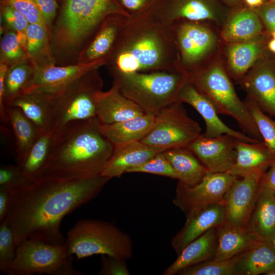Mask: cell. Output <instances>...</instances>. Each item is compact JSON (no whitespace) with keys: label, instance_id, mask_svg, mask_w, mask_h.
I'll list each match as a JSON object with an SVG mask.
<instances>
[{"label":"cell","instance_id":"obj_1","mask_svg":"<svg viewBox=\"0 0 275 275\" xmlns=\"http://www.w3.org/2000/svg\"><path fill=\"white\" fill-rule=\"evenodd\" d=\"M109 180L101 174L79 178L44 175L13 191L4 220L16 246L29 239L66 244L60 229L64 217L96 197Z\"/></svg>","mask_w":275,"mask_h":275},{"label":"cell","instance_id":"obj_2","mask_svg":"<svg viewBox=\"0 0 275 275\" xmlns=\"http://www.w3.org/2000/svg\"><path fill=\"white\" fill-rule=\"evenodd\" d=\"M106 66L112 76L155 71L181 73L169 25L156 21L149 15L130 18Z\"/></svg>","mask_w":275,"mask_h":275},{"label":"cell","instance_id":"obj_3","mask_svg":"<svg viewBox=\"0 0 275 275\" xmlns=\"http://www.w3.org/2000/svg\"><path fill=\"white\" fill-rule=\"evenodd\" d=\"M97 118L71 121L52 133L42 176L79 178L101 174L115 147L101 132Z\"/></svg>","mask_w":275,"mask_h":275},{"label":"cell","instance_id":"obj_4","mask_svg":"<svg viewBox=\"0 0 275 275\" xmlns=\"http://www.w3.org/2000/svg\"><path fill=\"white\" fill-rule=\"evenodd\" d=\"M115 14L130 17L117 0H62L51 34L54 57L79 54L103 21Z\"/></svg>","mask_w":275,"mask_h":275},{"label":"cell","instance_id":"obj_5","mask_svg":"<svg viewBox=\"0 0 275 275\" xmlns=\"http://www.w3.org/2000/svg\"><path fill=\"white\" fill-rule=\"evenodd\" d=\"M120 92L146 114L156 116L178 100L187 76L177 72L155 71L119 73L112 75Z\"/></svg>","mask_w":275,"mask_h":275},{"label":"cell","instance_id":"obj_6","mask_svg":"<svg viewBox=\"0 0 275 275\" xmlns=\"http://www.w3.org/2000/svg\"><path fill=\"white\" fill-rule=\"evenodd\" d=\"M66 246L68 255L78 259L99 254L126 260L133 255L130 236L113 223L100 219L79 220L67 232Z\"/></svg>","mask_w":275,"mask_h":275},{"label":"cell","instance_id":"obj_7","mask_svg":"<svg viewBox=\"0 0 275 275\" xmlns=\"http://www.w3.org/2000/svg\"><path fill=\"white\" fill-rule=\"evenodd\" d=\"M188 81L212 102L218 114L234 118L249 136L263 141L245 102L237 96L225 70L215 65L188 76Z\"/></svg>","mask_w":275,"mask_h":275},{"label":"cell","instance_id":"obj_8","mask_svg":"<svg viewBox=\"0 0 275 275\" xmlns=\"http://www.w3.org/2000/svg\"><path fill=\"white\" fill-rule=\"evenodd\" d=\"M98 69L88 72L56 92L45 93L53 108L52 133L70 122L96 117L95 96L103 87Z\"/></svg>","mask_w":275,"mask_h":275},{"label":"cell","instance_id":"obj_9","mask_svg":"<svg viewBox=\"0 0 275 275\" xmlns=\"http://www.w3.org/2000/svg\"><path fill=\"white\" fill-rule=\"evenodd\" d=\"M201 132L200 125L188 116L183 102L177 100L155 116L153 127L141 142L167 150L187 147Z\"/></svg>","mask_w":275,"mask_h":275},{"label":"cell","instance_id":"obj_10","mask_svg":"<svg viewBox=\"0 0 275 275\" xmlns=\"http://www.w3.org/2000/svg\"><path fill=\"white\" fill-rule=\"evenodd\" d=\"M200 22L181 19L169 25L177 50L180 72L187 76L200 70L201 63L216 43L214 35Z\"/></svg>","mask_w":275,"mask_h":275},{"label":"cell","instance_id":"obj_11","mask_svg":"<svg viewBox=\"0 0 275 275\" xmlns=\"http://www.w3.org/2000/svg\"><path fill=\"white\" fill-rule=\"evenodd\" d=\"M68 257L66 244H54L29 239L17 246L16 256L8 274L55 275Z\"/></svg>","mask_w":275,"mask_h":275},{"label":"cell","instance_id":"obj_12","mask_svg":"<svg viewBox=\"0 0 275 275\" xmlns=\"http://www.w3.org/2000/svg\"><path fill=\"white\" fill-rule=\"evenodd\" d=\"M237 178L226 172H208L200 182L192 186L178 181L173 203L185 215L211 204L223 203L225 193Z\"/></svg>","mask_w":275,"mask_h":275},{"label":"cell","instance_id":"obj_13","mask_svg":"<svg viewBox=\"0 0 275 275\" xmlns=\"http://www.w3.org/2000/svg\"><path fill=\"white\" fill-rule=\"evenodd\" d=\"M106 64L105 61L99 60L90 64L76 63L65 66H56V64L36 66L22 93L56 92L88 72Z\"/></svg>","mask_w":275,"mask_h":275},{"label":"cell","instance_id":"obj_14","mask_svg":"<svg viewBox=\"0 0 275 275\" xmlns=\"http://www.w3.org/2000/svg\"><path fill=\"white\" fill-rule=\"evenodd\" d=\"M223 11L217 0H158L148 15L169 25L181 19L194 21L217 20Z\"/></svg>","mask_w":275,"mask_h":275},{"label":"cell","instance_id":"obj_15","mask_svg":"<svg viewBox=\"0 0 275 275\" xmlns=\"http://www.w3.org/2000/svg\"><path fill=\"white\" fill-rule=\"evenodd\" d=\"M239 141L229 134L207 138L202 134L187 147L208 172H226L233 167L236 158V144Z\"/></svg>","mask_w":275,"mask_h":275},{"label":"cell","instance_id":"obj_16","mask_svg":"<svg viewBox=\"0 0 275 275\" xmlns=\"http://www.w3.org/2000/svg\"><path fill=\"white\" fill-rule=\"evenodd\" d=\"M263 175L251 174L237 178L233 181L224 197L226 222L245 227L253 208Z\"/></svg>","mask_w":275,"mask_h":275},{"label":"cell","instance_id":"obj_17","mask_svg":"<svg viewBox=\"0 0 275 275\" xmlns=\"http://www.w3.org/2000/svg\"><path fill=\"white\" fill-rule=\"evenodd\" d=\"M130 21V17L120 14L107 17L79 53L77 63L90 64L99 60L107 63L121 34Z\"/></svg>","mask_w":275,"mask_h":275},{"label":"cell","instance_id":"obj_18","mask_svg":"<svg viewBox=\"0 0 275 275\" xmlns=\"http://www.w3.org/2000/svg\"><path fill=\"white\" fill-rule=\"evenodd\" d=\"M178 100L190 105L202 117L206 128L202 134L205 137L214 138L227 134L243 142L256 143L261 141L244 132L235 130L225 124L218 117L216 109L210 99L199 91L189 81L180 90Z\"/></svg>","mask_w":275,"mask_h":275},{"label":"cell","instance_id":"obj_19","mask_svg":"<svg viewBox=\"0 0 275 275\" xmlns=\"http://www.w3.org/2000/svg\"><path fill=\"white\" fill-rule=\"evenodd\" d=\"M225 220L223 203L211 204L188 213L184 226L172 239L173 250L179 254L190 242L208 230L218 227Z\"/></svg>","mask_w":275,"mask_h":275},{"label":"cell","instance_id":"obj_20","mask_svg":"<svg viewBox=\"0 0 275 275\" xmlns=\"http://www.w3.org/2000/svg\"><path fill=\"white\" fill-rule=\"evenodd\" d=\"M96 114L99 122L111 124L144 114L143 110L124 96L113 82L107 91H98L95 96Z\"/></svg>","mask_w":275,"mask_h":275},{"label":"cell","instance_id":"obj_21","mask_svg":"<svg viewBox=\"0 0 275 275\" xmlns=\"http://www.w3.org/2000/svg\"><path fill=\"white\" fill-rule=\"evenodd\" d=\"M274 161L275 155L263 141L249 143L239 140L235 162L228 173L238 178L264 174Z\"/></svg>","mask_w":275,"mask_h":275},{"label":"cell","instance_id":"obj_22","mask_svg":"<svg viewBox=\"0 0 275 275\" xmlns=\"http://www.w3.org/2000/svg\"><path fill=\"white\" fill-rule=\"evenodd\" d=\"M166 151L146 145L141 141L115 147L113 153L101 175L112 179L120 177L131 168L146 161L156 154Z\"/></svg>","mask_w":275,"mask_h":275},{"label":"cell","instance_id":"obj_23","mask_svg":"<svg viewBox=\"0 0 275 275\" xmlns=\"http://www.w3.org/2000/svg\"><path fill=\"white\" fill-rule=\"evenodd\" d=\"M259 240L269 241L275 234V194L259 185L256 199L245 227Z\"/></svg>","mask_w":275,"mask_h":275},{"label":"cell","instance_id":"obj_24","mask_svg":"<svg viewBox=\"0 0 275 275\" xmlns=\"http://www.w3.org/2000/svg\"><path fill=\"white\" fill-rule=\"evenodd\" d=\"M242 84L253 99L266 114L275 117V70L266 65L253 70Z\"/></svg>","mask_w":275,"mask_h":275},{"label":"cell","instance_id":"obj_25","mask_svg":"<svg viewBox=\"0 0 275 275\" xmlns=\"http://www.w3.org/2000/svg\"><path fill=\"white\" fill-rule=\"evenodd\" d=\"M217 228L211 229L186 245L162 272L175 275L186 267L213 259L217 245Z\"/></svg>","mask_w":275,"mask_h":275},{"label":"cell","instance_id":"obj_26","mask_svg":"<svg viewBox=\"0 0 275 275\" xmlns=\"http://www.w3.org/2000/svg\"><path fill=\"white\" fill-rule=\"evenodd\" d=\"M155 116L144 113L133 118L111 124L99 123L101 132L117 147L125 144L141 141L151 130Z\"/></svg>","mask_w":275,"mask_h":275},{"label":"cell","instance_id":"obj_27","mask_svg":"<svg viewBox=\"0 0 275 275\" xmlns=\"http://www.w3.org/2000/svg\"><path fill=\"white\" fill-rule=\"evenodd\" d=\"M275 269V248L270 241L258 240L240 254L234 275H258Z\"/></svg>","mask_w":275,"mask_h":275},{"label":"cell","instance_id":"obj_28","mask_svg":"<svg viewBox=\"0 0 275 275\" xmlns=\"http://www.w3.org/2000/svg\"><path fill=\"white\" fill-rule=\"evenodd\" d=\"M217 245L213 259L225 260L238 255L258 239L245 227L227 222L217 228Z\"/></svg>","mask_w":275,"mask_h":275},{"label":"cell","instance_id":"obj_29","mask_svg":"<svg viewBox=\"0 0 275 275\" xmlns=\"http://www.w3.org/2000/svg\"><path fill=\"white\" fill-rule=\"evenodd\" d=\"M10 106L20 108L41 132L52 133L53 112L51 101L46 94L22 93L14 99Z\"/></svg>","mask_w":275,"mask_h":275},{"label":"cell","instance_id":"obj_30","mask_svg":"<svg viewBox=\"0 0 275 275\" xmlns=\"http://www.w3.org/2000/svg\"><path fill=\"white\" fill-rule=\"evenodd\" d=\"M262 29L261 20L250 7L236 9L230 15L223 32L227 41L234 43L251 40L260 34Z\"/></svg>","mask_w":275,"mask_h":275},{"label":"cell","instance_id":"obj_31","mask_svg":"<svg viewBox=\"0 0 275 275\" xmlns=\"http://www.w3.org/2000/svg\"><path fill=\"white\" fill-rule=\"evenodd\" d=\"M166 157L178 174L180 181L194 186L201 181L208 172L194 153L187 147L167 150Z\"/></svg>","mask_w":275,"mask_h":275},{"label":"cell","instance_id":"obj_32","mask_svg":"<svg viewBox=\"0 0 275 275\" xmlns=\"http://www.w3.org/2000/svg\"><path fill=\"white\" fill-rule=\"evenodd\" d=\"M8 121L13 130L16 143V161L24 158L41 132L20 108L14 106L6 107Z\"/></svg>","mask_w":275,"mask_h":275},{"label":"cell","instance_id":"obj_33","mask_svg":"<svg viewBox=\"0 0 275 275\" xmlns=\"http://www.w3.org/2000/svg\"><path fill=\"white\" fill-rule=\"evenodd\" d=\"M52 140V133L41 132L22 160L17 164L31 182L41 178L46 166Z\"/></svg>","mask_w":275,"mask_h":275},{"label":"cell","instance_id":"obj_34","mask_svg":"<svg viewBox=\"0 0 275 275\" xmlns=\"http://www.w3.org/2000/svg\"><path fill=\"white\" fill-rule=\"evenodd\" d=\"M26 52L35 66L56 64L51 45V33L47 26L38 23L29 24Z\"/></svg>","mask_w":275,"mask_h":275},{"label":"cell","instance_id":"obj_35","mask_svg":"<svg viewBox=\"0 0 275 275\" xmlns=\"http://www.w3.org/2000/svg\"><path fill=\"white\" fill-rule=\"evenodd\" d=\"M262 51L261 44L252 40L231 44L228 49V59L232 75L236 78L242 77Z\"/></svg>","mask_w":275,"mask_h":275},{"label":"cell","instance_id":"obj_36","mask_svg":"<svg viewBox=\"0 0 275 275\" xmlns=\"http://www.w3.org/2000/svg\"><path fill=\"white\" fill-rule=\"evenodd\" d=\"M34 68V64L28 59L9 68L4 84V101L6 107L10 106L14 99L22 93Z\"/></svg>","mask_w":275,"mask_h":275},{"label":"cell","instance_id":"obj_37","mask_svg":"<svg viewBox=\"0 0 275 275\" xmlns=\"http://www.w3.org/2000/svg\"><path fill=\"white\" fill-rule=\"evenodd\" d=\"M240 255L225 260L211 259L186 267L178 275H234Z\"/></svg>","mask_w":275,"mask_h":275},{"label":"cell","instance_id":"obj_38","mask_svg":"<svg viewBox=\"0 0 275 275\" xmlns=\"http://www.w3.org/2000/svg\"><path fill=\"white\" fill-rule=\"evenodd\" d=\"M244 102L253 117L263 141L275 155V120L264 112L250 97Z\"/></svg>","mask_w":275,"mask_h":275},{"label":"cell","instance_id":"obj_39","mask_svg":"<svg viewBox=\"0 0 275 275\" xmlns=\"http://www.w3.org/2000/svg\"><path fill=\"white\" fill-rule=\"evenodd\" d=\"M1 62L9 68L28 59L26 52L19 43L14 31H8L1 41Z\"/></svg>","mask_w":275,"mask_h":275},{"label":"cell","instance_id":"obj_40","mask_svg":"<svg viewBox=\"0 0 275 275\" xmlns=\"http://www.w3.org/2000/svg\"><path fill=\"white\" fill-rule=\"evenodd\" d=\"M163 152H159L144 163L130 168L127 173H150L179 180L180 177L178 174L167 158Z\"/></svg>","mask_w":275,"mask_h":275},{"label":"cell","instance_id":"obj_41","mask_svg":"<svg viewBox=\"0 0 275 275\" xmlns=\"http://www.w3.org/2000/svg\"><path fill=\"white\" fill-rule=\"evenodd\" d=\"M16 245L13 231L4 220L0 225V271L8 274L16 253Z\"/></svg>","mask_w":275,"mask_h":275},{"label":"cell","instance_id":"obj_42","mask_svg":"<svg viewBox=\"0 0 275 275\" xmlns=\"http://www.w3.org/2000/svg\"><path fill=\"white\" fill-rule=\"evenodd\" d=\"M1 15L14 31L21 45L26 51L27 30L30 24L26 18L11 6L1 4Z\"/></svg>","mask_w":275,"mask_h":275},{"label":"cell","instance_id":"obj_43","mask_svg":"<svg viewBox=\"0 0 275 275\" xmlns=\"http://www.w3.org/2000/svg\"><path fill=\"white\" fill-rule=\"evenodd\" d=\"M32 183L23 175L19 166L4 165L0 168V186L12 191Z\"/></svg>","mask_w":275,"mask_h":275},{"label":"cell","instance_id":"obj_44","mask_svg":"<svg viewBox=\"0 0 275 275\" xmlns=\"http://www.w3.org/2000/svg\"><path fill=\"white\" fill-rule=\"evenodd\" d=\"M1 4L9 5L14 8L24 15L30 23H38L47 26L33 0H2Z\"/></svg>","mask_w":275,"mask_h":275},{"label":"cell","instance_id":"obj_45","mask_svg":"<svg viewBox=\"0 0 275 275\" xmlns=\"http://www.w3.org/2000/svg\"><path fill=\"white\" fill-rule=\"evenodd\" d=\"M131 18L149 14L158 0H117Z\"/></svg>","mask_w":275,"mask_h":275},{"label":"cell","instance_id":"obj_46","mask_svg":"<svg viewBox=\"0 0 275 275\" xmlns=\"http://www.w3.org/2000/svg\"><path fill=\"white\" fill-rule=\"evenodd\" d=\"M126 260L102 255L101 266L99 271L100 275H129Z\"/></svg>","mask_w":275,"mask_h":275},{"label":"cell","instance_id":"obj_47","mask_svg":"<svg viewBox=\"0 0 275 275\" xmlns=\"http://www.w3.org/2000/svg\"><path fill=\"white\" fill-rule=\"evenodd\" d=\"M260 20L268 30L275 31V4L271 2H265L261 6L254 9Z\"/></svg>","mask_w":275,"mask_h":275},{"label":"cell","instance_id":"obj_48","mask_svg":"<svg viewBox=\"0 0 275 275\" xmlns=\"http://www.w3.org/2000/svg\"><path fill=\"white\" fill-rule=\"evenodd\" d=\"M38 8L44 22L49 29L59 7L57 0H33Z\"/></svg>","mask_w":275,"mask_h":275},{"label":"cell","instance_id":"obj_49","mask_svg":"<svg viewBox=\"0 0 275 275\" xmlns=\"http://www.w3.org/2000/svg\"><path fill=\"white\" fill-rule=\"evenodd\" d=\"M9 68L7 65L0 63V116L1 121L4 123L8 122L4 101V92L5 78Z\"/></svg>","mask_w":275,"mask_h":275},{"label":"cell","instance_id":"obj_50","mask_svg":"<svg viewBox=\"0 0 275 275\" xmlns=\"http://www.w3.org/2000/svg\"><path fill=\"white\" fill-rule=\"evenodd\" d=\"M12 190L3 186H0V222L5 219L7 213Z\"/></svg>","mask_w":275,"mask_h":275},{"label":"cell","instance_id":"obj_51","mask_svg":"<svg viewBox=\"0 0 275 275\" xmlns=\"http://www.w3.org/2000/svg\"><path fill=\"white\" fill-rule=\"evenodd\" d=\"M268 169V171H266L262 176L259 185L274 191L275 190V161Z\"/></svg>","mask_w":275,"mask_h":275},{"label":"cell","instance_id":"obj_52","mask_svg":"<svg viewBox=\"0 0 275 275\" xmlns=\"http://www.w3.org/2000/svg\"><path fill=\"white\" fill-rule=\"evenodd\" d=\"M73 256H69L64 263L59 268L55 275H81L82 272L76 270L73 266Z\"/></svg>","mask_w":275,"mask_h":275},{"label":"cell","instance_id":"obj_53","mask_svg":"<svg viewBox=\"0 0 275 275\" xmlns=\"http://www.w3.org/2000/svg\"><path fill=\"white\" fill-rule=\"evenodd\" d=\"M246 5L253 9L256 8L261 6L264 3V0H244Z\"/></svg>","mask_w":275,"mask_h":275},{"label":"cell","instance_id":"obj_54","mask_svg":"<svg viewBox=\"0 0 275 275\" xmlns=\"http://www.w3.org/2000/svg\"><path fill=\"white\" fill-rule=\"evenodd\" d=\"M226 4L230 6H236L240 4L242 0H222Z\"/></svg>","mask_w":275,"mask_h":275},{"label":"cell","instance_id":"obj_55","mask_svg":"<svg viewBox=\"0 0 275 275\" xmlns=\"http://www.w3.org/2000/svg\"><path fill=\"white\" fill-rule=\"evenodd\" d=\"M268 46L271 51L275 53V38H273L269 42Z\"/></svg>","mask_w":275,"mask_h":275},{"label":"cell","instance_id":"obj_56","mask_svg":"<svg viewBox=\"0 0 275 275\" xmlns=\"http://www.w3.org/2000/svg\"><path fill=\"white\" fill-rule=\"evenodd\" d=\"M269 241L275 248V234L272 236Z\"/></svg>","mask_w":275,"mask_h":275},{"label":"cell","instance_id":"obj_57","mask_svg":"<svg viewBox=\"0 0 275 275\" xmlns=\"http://www.w3.org/2000/svg\"><path fill=\"white\" fill-rule=\"evenodd\" d=\"M265 274H266V275H275V269L271 270V271L266 273Z\"/></svg>","mask_w":275,"mask_h":275},{"label":"cell","instance_id":"obj_58","mask_svg":"<svg viewBox=\"0 0 275 275\" xmlns=\"http://www.w3.org/2000/svg\"><path fill=\"white\" fill-rule=\"evenodd\" d=\"M272 36L273 38H275V31L272 32Z\"/></svg>","mask_w":275,"mask_h":275},{"label":"cell","instance_id":"obj_59","mask_svg":"<svg viewBox=\"0 0 275 275\" xmlns=\"http://www.w3.org/2000/svg\"><path fill=\"white\" fill-rule=\"evenodd\" d=\"M264 2H265L273 1H275V0H264Z\"/></svg>","mask_w":275,"mask_h":275},{"label":"cell","instance_id":"obj_60","mask_svg":"<svg viewBox=\"0 0 275 275\" xmlns=\"http://www.w3.org/2000/svg\"><path fill=\"white\" fill-rule=\"evenodd\" d=\"M269 2H272L273 3H274L275 4V1H269Z\"/></svg>","mask_w":275,"mask_h":275},{"label":"cell","instance_id":"obj_61","mask_svg":"<svg viewBox=\"0 0 275 275\" xmlns=\"http://www.w3.org/2000/svg\"><path fill=\"white\" fill-rule=\"evenodd\" d=\"M274 194H275V190L274 191Z\"/></svg>","mask_w":275,"mask_h":275}]
</instances>
